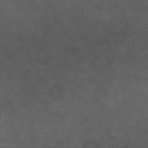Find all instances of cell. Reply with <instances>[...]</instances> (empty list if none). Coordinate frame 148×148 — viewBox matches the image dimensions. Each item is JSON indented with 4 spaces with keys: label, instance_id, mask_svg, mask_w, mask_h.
<instances>
[]
</instances>
